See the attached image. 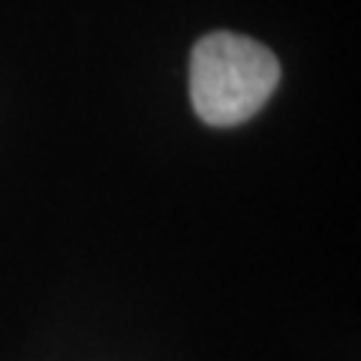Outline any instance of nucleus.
Segmentation results:
<instances>
[{"label":"nucleus","instance_id":"1","mask_svg":"<svg viewBox=\"0 0 361 361\" xmlns=\"http://www.w3.org/2000/svg\"><path fill=\"white\" fill-rule=\"evenodd\" d=\"M280 82V63L268 45L241 33L202 37L190 58V99L208 127H235L268 103Z\"/></svg>","mask_w":361,"mask_h":361}]
</instances>
